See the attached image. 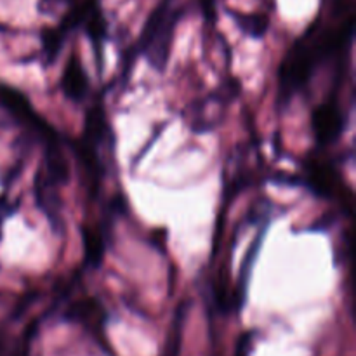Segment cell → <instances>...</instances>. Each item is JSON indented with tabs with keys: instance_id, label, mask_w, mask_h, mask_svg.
Masks as SVG:
<instances>
[{
	"instance_id": "cell-1",
	"label": "cell",
	"mask_w": 356,
	"mask_h": 356,
	"mask_svg": "<svg viewBox=\"0 0 356 356\" xmlns=\"http://www.w3.org/2000/svg\"><path fill=\"white\" fill-rule=\"evenodd\" d=\"M353 35L355 0H332L327 19L313 21L285 52L278 70V103H291L325 63L348 58Z\"/></svg>"
},
{
	"instance_id": "cell-2",
	"label": "cell",
	"mask_w": 356,
	"mask_h": 356,
	"mask_svg": "<svg viewBox=\"0 0 356 356\" xmlns=\"http://www.w3.org/2000/svg\"><path fill=\"white\" fill-rule=\"evenodd\" d=\"M115 145L117 139L106 111L101 104H94L86 113L82 136L73 145L89 197L96 198L99 195L103 179L113 165Z\"/></svg>"
},
{
	"instance_id": "cell-3",
	"label": "cell",
	"mask_w": 356,
	"mask_h": 356,
	"mask_svg": "<svg viewBox=\"0 0 356 356\" xmlns=\"http://www.w3.org/2000/svg\"><path fill=\"white\" fill-rule=\"evenodd\" d=\"M183 9L177 7L176 0H160L146 19L138 44L132 49V52L145 56L149 66L156 72H165Z\"/></svg>"
},
{
	"instance_id": "cell-4",
	"label": "cell",
	"mask_w": 356,
	"mask_h": 356,
	"mask_svg": "<svg viewBox=\"0 0 356 356\" xmlns=\"http://www.w3.org/2000/svg\"><path fill=\"white\" fill-rule=\"evenodd\" d=\"M0 106L23 124L35 138L40 139L44 148L63 143V136L38 111H35L30 99L14 87L0 86Z\"/></svg>"
},
{
	"instance_id": "cell-5",
	"label": "cell",
	"mask_w": 356,
	"mask_h": 356,
	"mask_svg": "<svg viewBox=\"0 0 356 356\" xmlns=\"http://www.w3.org/2000/svg\"><path fill=\"white\" fill-rule=\"evenodd\" d=\"M305 167V174L301 177H292L289 184H302L313 191V195L325 200H332V198H341L351 202V193H344V183L341 179L339 170L330 163L329 160L316 159V156H309L302 163Z\"/></svg>"
},
{
	"instance_id": "cell-6",
	"label": "cell",
	"mask_w": 356,
	"mask_h": 356,
	"mask_svg": "<svg viewBox=\"0 0 356 356\" xmlns=\"http://www.w3.org/2000/svg\"><path fill=\"white\" fill-rule=\"evenodd\" d=\"M348 115L336 94H330L327 99L316 104L312 113V129L315 141L320 148L334 145L346 131Z\"/></svg>"
},
{
	"instance_id": "cell-7",
	"label": "cell",
	"mask_w": 356,
	"mask_h": 356,
	"mask_svg": "<svg viewBox=\"0 0 356 356\" xmlns=\"http://www.w3.org/2000/svg\"><path fill=\"white\" fill-rule=\"evenodd\" d=\"M106 309L103 302L96 298H82L73 301L63 312V320L70 323H76L87 329L89 332L103 337L104 325H106Z\"/></svg>"
},
{
	"instance_id": "cell-8",
	"label": "cell",
	"mask_w": 356,
	"mask_h": 356,
	"mask_svg": "<svg viewBox=\"0 0 356 356\" xmlns=\"http://www.w3.org/2000/svg\"><path fill=\"white\" fill-rule=\"evenodd\" d=\"M59 87H61L63 94L66 99L73 101V103H82L90 90V79L87 73L86 66H83L82 59L76 52H72L66 61L65 68H63L61 79H59Z\"/></svg>"
},
{
	"instance_id": "cell-9",
	"label": "cell",
	"mask_w": 356,
	"mask_h": 356,
	"mask_svg": "<svg viewBox=\"0 0 356 356\" xmlns=\"http://www.w3.org/2000/svg\"><path fill=\"white\" fill-rule=\"evenodd\" d=\"M229 96H232L229 90H226L222 94H209L205 99H202L200 103L191 106L188 125H191L198 132L211 131L221 120L226 103L229 101Z\"/></svg>"
},
{
	"instance_id": "cell-10",
	"label": "cell",
	"mask_w": 356,
	"mask_h": 356,
	"mask_svg": "<svg viewBox=\"0 0 356 356\" xmlns=\"http://www.w3.org/2000/svg\"><path fill=\"white\" fill-rule=\"evenodd\" d=\"M270 225L271 221L264 222L263 228L257 232L256 238H254L252 243H250V249L247 250L245 257H243L242 268H240V273H238V280H236L235 291H233V309H235V312H242L243 305H245L247 292H249L254 266H256L257 256H259L261 247H263L264 238H266V233H268V228H270Z\"/></svg>"
},
{
	"instance_id": "cell-11",
	"label": "cell",
	"mask_w": 356,
	"mask_h": 356,
	"mask_svg": "<svg viewBox=\"0 0 356 356\" xmlns=\"http://www.w3.org/2000/svg\"><path fill=\"white\" fill-rule=\"evenodd\" d=\"M106 233L103 228L94 226H82V242L83 254H86V264L90 268H97L103 263L104 252H106Z\"/></svg>"
},
{
	"instance_id": "cell-12",
	"label": "cell",
	"mask_w": 356,
	"mask_h": 356,
	"mask_svg": "<svg viewBox=\"0 0 356 356\" xmlns=\"http://www.w3.org/2000/svg\"><path fill=\"white\" fill-rule=\"evenodd\" d=\"M229 16L235 19L236 26L245 35L252 38H263L270 28V19L264 14H249L238 13V10H229Z\"/></svg>"
},
{
	"instance_id": "cell-13",
	"label": "cell",
	"mask_w": 356,
	"mask_h": 356,
	"mask_svg": "<svg viewBox=\"0 0 356 356\" xmlns=\"http://www.w3.org/2000/svg\"><path fill=\"white\" fill-rule=\"evenodd\" d=\"M66 35L59 30L58 26L56 28H45L42 31V51H44V56L47 61L54 63L56 58L61 52L63 44H65Z\"/></svg>"
},
{
	"instance_id": "cell-14",
	"label": "cell",
	"mask_w": 356,
	"mask_h": 356,
	"mask_svg": "<svg viewBox=\"0 0 356 356\" xmlns=\"http://www.w3.org/2000/svg\"><path fill=\"white\" fill-rule=\"evenodd\" d=\"M37 332H38V322L35 320V322H31L30 325L26 327V330L21 334V337L16 341V344H14L13 350H10V353L7 356H30L31 343H33Z\"/></svg>"
},
{
	"instance_id": "cell-15",
	"label": "cell",
	"mask_w": 356,
	"mask_h": 356,
	"mask_svg": "<svg viewBox=\"0 0 356 356\" xmlns=\"http://www.w3.org/2000/svg\"><path fill=\"white\" fill-rule=\"evenodd\" d=\"M73 0H40L38 2V10H40L42 14H58V13H66V10L72 7Z\"/></svg>"
},
{
	"instance_id": "cell-16",
	"label": "cell",
	"mask_w": 356,
	"mask_h": 356,
	"mask_svg": "<svg viewBox=\"0 0 356 356\" xmlns=\"http://www.w3.org/2000/svg\"><path fill=\"white\" fill-rule=\"evenodd\" d=\"M254 337H256L254 332H243L242 336H240L238 343H236L233 356H250L254 346Z\"/></svg>"
},
{
	"instance_id": "cell-17",
	"label": "cell",
	"mask_w": 356,
	"mask_h": 356,
	"mask_svg": "<svg viewBox=\"0 0 356 356\" xmlns=\"http://www.w3.org/2000/svg\"><path fill=\"white\" fill-rule=\"evenodd\" d=\"M16 211H17V204H13L6 195L0 197V238H2L3 222H6V219L9 218V216H13Z\"/></svg>"
}]
</instances>
